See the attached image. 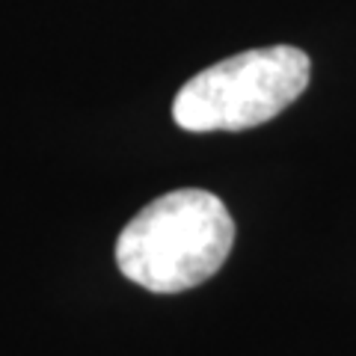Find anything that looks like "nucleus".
I'll return each mask as SVG.
<instances>
[{"mask_svg":"<svg viewBox=\"0 0 356 356\" xmlns=\"http://www.w3.org/2000/svg\"><path fill=\"white\" fill-rule=\"evenodd\" d=\"M235 243V220L222 199L199 187L163 193L137 211L116 238L125 280L154 294L191 291L211 280Z\"/></svg>","mask_w":356,"mask_h":356,"instance_id":"1","label":"nucleus"},{"mask_svg":"<svg viewBox=\"0 0 356 356\" xmlns=\"http://www.w3.org/2000/svg\"><path fill=\"white\" fill-rule=\"evenodd\" d=\"M309 77V54L294 44L252 48L191 77L172 102V119L193 134L247 131L291 107Z\"/></svg>","mask_w":356,"mask_h":356,"instance_id":"2","label":"nucleus"}]
</instances>
